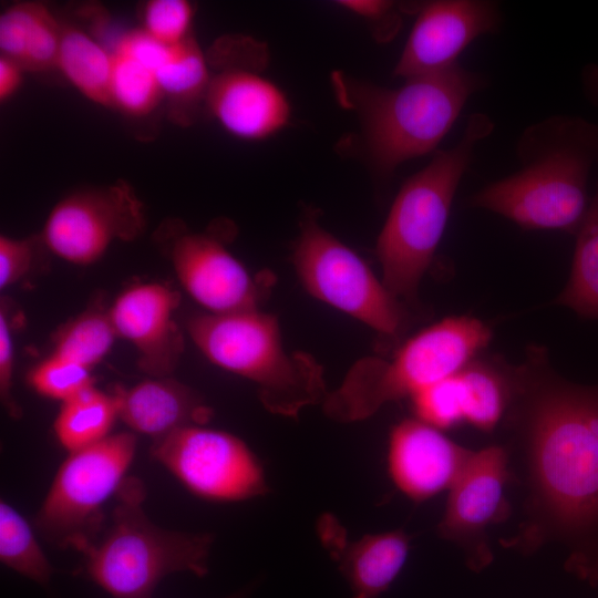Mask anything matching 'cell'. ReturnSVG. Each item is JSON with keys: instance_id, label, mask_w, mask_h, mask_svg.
<instances>
[{"instance_id": "obj_1", "label": "cell", "mask_w": 598, "mask_h": 598, "mask_svg": "<svg viewBox=\"0 0 598 598\" xmlns=\"http://www.w3.org/2000/svg\"><path fill=\"white\" fill-rule=\"evenodd\" d=\"M502 424L526 494L516 534L501 544L528 555L558 543L566 567L598 582V384L567 380L545 347L530 344L513 364Z\"/></svg>"}, {"instance_id": "obj_20", "label": "cell", "mask_w": 598, "mask_h": 598, "mask_svg": "<svg viewBox=\"0 0 598 598\" xmlns=\"http://www.w3.org/2000/svg\"><path fill=\"white\" fill-rule=\"evenodd\" d=\"M112 393L118 417L133 432L154 441L186 426L203 425L212 416L210 408L197 392L171 377L116 386Z\"/></svg>"}, {"instance_id": "obj_34", "label": "cell", "mask_w": 598, "mask_h": 598, "mask_svg": "<svg viewBox=\"0 0 598 598\" xmlns=\"http://www.w3.org/2000/svg\"><path fill=\"white\" fill-rule=\"evenodd\" d=\"M24 69L16 61L0 55V102L11 99L21 87Z\"/></svg>"}, {"instance_id": "obj_33", "label": "cell", "mask_w": 598, "mask_h": 598, "mask_svg": "<svg viewBox=\"0 0 598 598\" xmlns=\"http://www.w3.org/2000/svg\"><path fill=\"white\" fill-rule=\"evenodd\" d=\"M339 4L355 13L373 21L388 22L393 28L398 29L400 18L395 11L396 4L392 1L383 0H344L339 1Z\"/></svg>"}, {"instance_id": "obj_24", "label": "cell", "mask_w": 598, "mask_h": 598, "mask_svg": "<svg viewBox=\"0 0 598 598\" xmlns=\"http://www.w3.org/2000/svg\"><path fill=\"white\" fill-rule=\"evenodd\" d=\"M575 235L570 275L554 302L580 317L598 319V184Z\"/></svg>"}, {"instance_id": "obj_21", "label": "cell", "mask_w": 598, "mask_h": 598, "mask_svg": "<svg viewBox=\"0 0 598 598\" xmlns=\"http://www.w3.org/2000/svg\"><path fill=\"white\" fill-rule=\"evenodd\" d=\"M63 24L49 8L34 1H22L0 16L1 55L19 63L25 71L56 69Z\"/></svg>"}, {"instance_id": "obj_8", "label": "cell", "mask_w": 598, "mask_h": 598, "mask_svg": "<svg viewBox=\"0 0 598 598\" xmlns=\"http://www.w3.org/2000/svg\"><path fill=\"white\" fill-rule=\"evenodd\" d=\"M293 265L311 296L373 329L386 348L405 340L415 309L394 297L354 250L322 228L313 212L300 223Z\"/></svg>"}, {"instance_id": "obj_15", "label": "cell", "mask_w": 598, "mask_h": 598, "mask_svg": "<svg viewBox=\"0 0 598 598\" xmlns=\"http://www.w3.org/2000/svg\"><path fill=\"white\" fill-rule=\"evenodd\" d=\"M416 19L394 68L409 79L445 71L458 64L476 39L502 24L498 4L488 0H437L417 7Z\"/></svg>"}, {"instance_id": "obj_25", "label": "cell", "mask_w": 598, "mask_h": 598, "mask_svg": "<svg viewBox=\"0 0 598 598\" xmlns=\"http://www.w3.org/2000/svg\"><path fill=\"white\" fill-rule=\"evenodd\" d=\"M117 337L109 309L90 307L54 333L52 353L92 370L107 355Z\"/></svg>"}, {"instance_id": "obj_36", "label": "cell", "mask_w": 598, "mask_h": 598, "mask_svg": "<svg viewBox=\"0 0 598 598\" xmlns=\"http://www.w3.org/2000/svg\"><path fill=\"white\" fill-rule=\"evenodd\" d=\"M245 595H246L245 591H239V592L233 594V595H230L228 597H225V598H245Z\"/></svg>"}, {"instance_id": "obj_5", "label": "cell", "mask_w": 598, "mask_h": 598, "mask_svg": "<svg viewBox=\"0 0 598 598\" xmlns=\"http://www.w3.org/2000/svg\"><path fill=\"white\" fill-rule=\"evenodd\" d=\"M492 338L491 327L476 317H446L405 339L390 359L358 361L341 385L328 392L323 411L338 422L364 420L384 404L412 398L456 373L484 353Z\"/></svg>"}, {"instance_id": "obj_13", "label": "cell", "mask_w": 598, "mask_h": 598, "mask_svg": "<svg viewBox=\"0 0 598 598\" xmlns=\"http://www.w3.org/2000/svg\"><path fill=\"white\" fill-rule=\"evenodd\" d=\"M166 251L184 290L208 313L259 309L271 287V276H251L215 236L178 228Z\"/></svg>"}, {"instance_id": "obj_14", "label": "cell", "mask_w": 598, "mask_h": 598, "mask_svg": "<svg viewBox=\"0 0 598 598\" xmlns=\"http://www.w3.org/2000/svg\"><path fill=\"white\" fill-rule=\"evenodd\" d=\"M513 388V364L498 354L473 359L411 399L416 419L440 430L468 424L492 432L503 422Z\"/></svg>"}, {"instance_id": "obj_18", "label": "cell", "mask_w": 598, "mask_h": 598, "mask_svg": "<svg viewBox=\"0 0 598 598\" xmlns=\"http://www.w3.org/2000/svg\"><path fill=\"white\" fill-rule=\"evenodd\" d=\"M205 104L230 135L261 141L282 130L290 120V103L269 79L248 69L231 68L212 78Z\"/></svg>"}, {"instance_id": "obj_10", "label": "cell", "mask_w": 598, "mask_h": 598, "mask_svg": "<svg viewBox=\"0 0 598 598\" xmlns=\"http://www.w3.org/2000/svg\"><path fill=\"white\" fill-rule=\"evenodd\" d=\"M151 453L186 488L206 499L245 501L269 489L256 455L228 432L186 426L154 441Z\"/></svg>"}, {"instance_id": "obj_19", "label": "cell", "mask_w": 598, "mask_h": 598, "mask_svg": "<svg viewBox=\"0 0 598 598\" xmlns=\"http://www.w3.org/2000/svg\"><path fill=\"white\" fill-rule=\"evenodd\" d=\"M317 533L348 581L352 598H379L399 576L410 551V537L402 529L350 539L331 514L318 519Z\"/></svg>"}, {"instance_id": "obj_23", "label": "cell", "mask_w": 598, "mask_h": 598, "mask_svg": "<svg viewBox=\"0 0 598 598\" xmlns=\"http://www.w3.org/2000/svg\"><path fill=\"white\" fill-rule=\"evenodd\" d=\"M117 417L115 395L92 385L61 404L54 432L60 444L71 453L109 436Z\"/></svg>"}, {"instance_id": "obj_12", "label": "cell", "mask_w": 598, "mask_h": 598, "mask_svg": "<svg viewBox=\"0 0 598 598\" xmlns=\"http://www.w3.org/2000/svg\"><path fill=\"white\" fill-rule=\"evenodd\" d=\"M512 478L506 447L491 445L474 451L448 489L436 532L463 551L466 565L474 571H481L493 560L487 532L511 514L505 491Z\"/></svg>"}, {"instance_id": "obj_16", "label": "cell", "mask_w": 598, "mask_h": 598, "mask_svg": "<svg viewBox=\"0 0 598 598\" xmlns=\"http://www.w3.org/2000/svg\"><path fill=\"white\" fill-rule=\"evenodd\" d=\"M179 295L161 282L122 291L109 308L118 337L137 351V365L151 378L169 377L183 352V334L174 319Z\"/></svg>"}, {"instance_id": "obj_28", "label": "cell", "mask_w": 598, "mask_h": 598, "mask_svg": "<svg viewBox=\"0 0 598 598\" xmlns=\"http://www.w3.org/2000/svg\"><path fill=\"white\" fill-rule=\"evenodd\" d=\"M111 106L130 116H145L164 97L155 72L138 61L112 51Z\"/></svg>"}, {"instance_id": "obj_22", "label": "cell", "mask_w": 598, "mask_h": 598, "mask_svg": "<svg viewBox=\"0 0 598 598\" xmlns=\"http://www.w3.org/2000/svg\"><path fill=\"white\" fill-rule=\"evenodd\" d=\"M112 51L81 29L63 24L56 69L87 100L111 106Z\"/></svg>"}, {"instance_id": "obj_3", "label": "cell", "mask_w": 598, "mask_h": 598, "mask_svg": "<svg viewBox=\"0 0 598 598\" xmlns=\"http://www.w3.org/2000/svg\"><path fill=\"white\" fill-rule=\"evenodd\" d=\"M344 104L360 115L369 158L384 178L413 158L435 153L484 75L460 63L442 72L404 79L395 89L336 81Z\"/></svg>"}, {"instance_id": "obj_29", "label": "cell", "mask_w": 598, "mask_h": 598, "mask_svg": "<svg viewBox=\"0 0 598 598\" xmlns=\"http://www.w3.org/2000/svg\"><path fill=\"white\" fill-rule=\"evenodd\" d=\"M28 382L42 396L63 403L94 385V378L90 369L51 353L29 371Z\"/></svg>"}, {"instance_id": "obj_32", "label": "cell", "mask_w": 598, "mask_h": 598, "mask_svg": "<svg viewBox=\"0 0 598 598\" xmlns=\"http://www.w3.org/2000/svg\"><path fill=\"white\" fill-rule=\"evenodd\" d=\"M8 316V305L2 298L0 306V398L9 415L19 419L22 411L11 392L14 372V344Z\"/></svg>"}, {"instance_id": "obj_35", "label": "cell", "mask_w": 598, "mask_h": 598, "mask_svg": "<svg viewBox=\"0 0 598 598\" xmlns=\"http://www.w3.org/2000/svg\"><path fill=\"white\" fill-rule=\"evenodd\" d=\"M581 84L587 100L598 106V64L591 63L582 69Z\"/></svg>"}, {"instance_id": "obj_7", "label": "cell", "mask_w": 598, "mask_h": 598, "mask_svg": "<svg viewBox=\"0 0 598 598\" xmlns=\"http://www.w3.org/2000/svg\"><path fill=\"white\" fill-rule=\"evenodd\" d=\"M116 494L111 525L102 539L82 551L85 571L95 584L115 598H152L158 582L171 574L203 577L208 573L210 534L154 524L142 506L144 485L135 477H125Z\"/></svg>"}, {"instance_id": "obj_27", "label": "cell", "mask_w": 598, "mask_h": 598, "mask_svg": "<svg viewBox=\"0 0 598 598\" xmlns=\"http://www.w3.org/2000/svg\"><path fill=\"white\" fill-rule=\"evenodd\" d=\"M0 559L40 585H47L53 573L29 523L6 501L0 503Z\"/></svg>"}, {"instance_id": "obj_4", "label": "cell", "mask_w": 598, "mask_h": 598, "mask_svg": "<svg viewBox=\"0 0 598 598\" xmlns=\"http://www.w3.org/2000/svg\"><path fill=\"white\" fill-rule=\"evenodd\" d=\"M494 123L484 113L470 116L461 138L437 150L399 189L377 240L381 279L389 291L416 309L420 282L442 240L456 190L477 145Z\"/></svg>"}, {"instance_id": "obj_9", "label": "cell", "mask_w": 598, "mask_h": 598, "mask_svg": "<svg viewBox=\"0 0 598 598\" xmlns=\"http://www.w3.org/2000/svg\"><path fill=\"white\" fill-rule=\"evenodd\" d=\"M136 444L133 432H121L69 453L34 520L48 542L81 553L95 542L102 506L125 480Z\"/></svg>"}, {"instance_id": "obj_26", "label": "cell", "mask_w": 598, "mask_h": 598, "mask_svg": "<svg viewBox=\"0 0 598 598\" xmlns=\"http://www.w3.org/2000/svg\"><path fill=\"white\" fill-rule=\"evenodd\" d=\"M164 96L179 103L204 101L212 81L207 60L190 35L183 42L169 45L155 71Z\"/></svg>"}, {"instance_id": "obj_6", "label": "cell", "mask_w": 598, "mask_h": 598, "mask_svg": "<svg viewBox=\"0 0 598 598\" xmlns=\"http://www.w3.org/2000/svg\"><path fill=\"white\" fill-rule=\"evenodd\" d=\"M186 329L194 344L215 365L249 380L262 405L286 417L324 401L321 365L308 353H289L272 315L256 310L204 313Z\"/></svg>"}, {"instance_id": "obj_11", "label": "cell", "mask_w": 598, "mask_h": 598, "mask_svg": "<svg viewBox=\"0 0 598 598\" xmlns=\"http://www.w3.org/2000/svg\"><path fill=\"white\" fill-rule=\"evenodd\" d=\"M146 227L143 202L124 182L78 190L50 210L41 237L49 252L78 266L97 261L115 241H133Z\"/></svg>"}, {"instance_id": "obj_31", "label": "cell", "mask_w": 598, "mask_h": 598, "mask_svg": "<svg viewBox=\"0 0 598 598\" xmlns=\"http://www.w3.org/2000/svg\"><path fill=\"white\" fill-rule=\"evenodd\" d=\"M44 243L41 235L25 238L0 236V288L21 281L34 268L40 247Z\"/></svg>"}, {"instance_id": "obj_2", "label": "cell", "mask_w": 598, "mask_h": 598, "mask_svg": "<svg viewBox=\"0 0 598 598\" xmlns=\"http://www.w3.org/2000/svg\"><path fill=\"white\" fill-rule=\"evenodd\" d=\"M515 154L517 168L467 200L526 230L576 234L590 203L588 181L598 167V124L551 115L525 127Z\"/></svg>"}, {"instance_id": "obj_17", "label": "cell", "mask_w": 598, "mask_h": 598, "mask_svg": "<svg viewBox=\"0 0 598 598\" xmlns=\"http://www.w3.org/2000/svg\"><path fill=\"white\" fill-rule=\"evenodd\" d=\"M474 454L416 417L395 424L389 435L388 471L396 488L415 502L448 491Z\"/></svg>"}, {"instance_id": "obj_30", "label": "cell", "mask_w": 598, "mask_h": 598, "mask_svg": "<svg viewBox=\"0 0 598 598\" xmlns=\"http://www.w3.org/2000/svg\"><path fill=\"white\" fill-rule=\"evenodd\" d=\"M143 28L165 45H175L190 37L194 7L186 0H150L142 12Z\"/></svg>"}]
</instances>
